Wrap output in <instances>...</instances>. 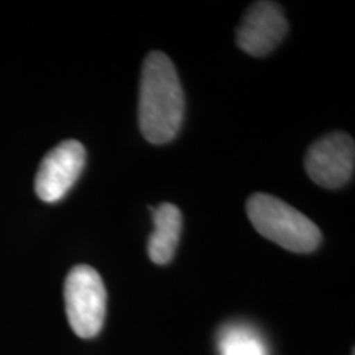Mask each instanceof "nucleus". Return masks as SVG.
<instances>
[{"instance_id": "nucleus-1", "label": "nucleus", "mask_w": 355, "mask_h": 355, "mask_svg": "<svg viewBox=\"0 0 355 355\" xmlns=\"http://www.w3.org/2000/svg\"><path fill=\"white\" fill-rule=\"evenodd\" d=\"M184 119V92L175 64L162 51L148 53L141 68L139 125L146 141L163 145L180 132Z\"/></svg>"}, {"instance_id": "nucleus-2", "label": "nucleus", "mask_w": 355, "mask_h": 355, "mask_svg": "<svg viewBox=\"0 0 355 355\" xmlns=\"http://www.w3.org/2000/svg\"><path fill=\"white\" fill-rule=\"evenodd\" d=\"M247 216L257 232L277 245L295 252L311 254L321 245V230L303 212L265 193H255L247 201Z\"/></svg>"}, {"instance_id": "nucleus-3", "label": "nucleus", "mask_w": 355, "mask_h": 355, "mask_svg": "<svg viewBox=\"0 0 355 355\" xmlns=\"http://www.w3.org/2000/svg\"><path fill=\"white\" fill-rule=\"evenodd\" d=\"M64 304L74 334L81 339L99 334L107 311V291L97 270L89 265L71 268L64 282Z\"/></svg>"}, {"instance_id": "nucleus-4", "label": "nucleus", "mask_w": 355, "mask_h": 355, "mask_svg": "<svg viewBox=\"0 0 355 355\" xmlns=\"http://www.w3.org/2000/svg\"><path fill=\"white\" fill-rule=\"evenodd\" d=\"M355 168L354 139L344 132L327 133L309 146L304 170L318 186L339 189L352 180Z\"/></svg>"}, {"instance_id": "nucleus-5", "label": "nucleus", "mask_w": 355, "mask_h": 355, "mask_svg": "<svg viewBox=\"0 0 355 355\" xmlns=\"http://www.w3.org/2000/svg\"><path fill=\"white\" fill-rule=\"evenodd\" d=\"M86 166V148L78 140H64L46 153L35 178V191L43 202L61 201Z\"/></svg>"}, {"instance_id": "nucleus-6", "label": "nucleus", "mask_w": 355, "mask_h": 355, "mask_svg": "<svg viewBox=\"0 0 355 355\" xmlns=\"http://www.w3.org/2000/svg\"><path fill=\"white\" fill-rule=\"evenodd\" d=\"M288 33L283 8L275 2H255L237 28V44L247 55L261 58L272 53Z\"/></svg>"}, {"instance_id": "nucleus-7", "label": "nucleus", "mask_w": 355, "mask_h": 355, "mask_svg": "<svg viewBox=\"0 0 355 355\" xmlns=\"http://www.w3.org/2000/svg\"><path fill=\"white\" fill-rule=\"evenodd\" d=\"M153 212L155 230L148 239V257L153 263L166 265L176 254L178 242H180L181 227H183V216L175 204L163 202Z\"/></svg>"}, {"instance_id": "nucleus-8", "label": "nucleus", "mask_w": 355, "mask_h": 355, "mask_svg": "<svg viewBox=\"0 0 355 355\" xmlns=\"http://www.w3.org/2000/svg\"><path fill=\"white\" fill-rule=\"evenodd\" d=\"M219 355H270L263 336L245 322H229L217 334Z\"/></svg>"}]
</instances>
